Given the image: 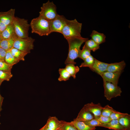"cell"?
<instances>
[{
    "mask_svg": "<svg viewBox=\"0 0 130 130\" xmlns=\"http://www.w3.org/2000/svg\"><path fill=\"white\" fill-rule=\"evenodd\" d=\"M90 50L95 52L99 48V45L98 44L92 39H89L85 42L84 44Z\"/></svg>",
    "mask_w": 130,
    "mask_h": 130,
    "instance_id": "obj_24",
    "label": "cell"
},
{
    "mask_svg": "<svg viewBox=\"0 0 130 130\" xmlns=\"http://www.w3.org/2000/svg\"><path fill=\"white\" fill-rule=\"evenodd\" d=\"M103 86L104 96L107 100L110 101L113 98L121 96V89L118 85L103 81Z\"/></svg>",
    "mask_w": 130,
    "mask_h": 130,
    "instance_id": "obj_7",
    "label": "cell"
},
{
    "mask_svg": "<svg viewBox=\"0 0 130 130\" xmlns=\"http://www.w3.org/2000/svg\"><path fill=\"white\" fill-rule=\"evenodd\" d=\"M88 125L92 127L100 126L103 127L102 124L96 119L94 118L89 121L84 122Z\"/></svg>",
    "mask_w": 130,
    "mask_h": 130,
    "instance_id": "obj_33",
    "label": "cell"
},
{
    "mask_svg": "<svg viewBox=\"0 0 130 130\" xmlns=\"http://www.w3.org/2000/svg\"><path fill=\"white\" fill-rule=\"evenodd\" d=\"M91 51L84 45L82 50H80L79 52L78 58L84 60L87 58L91 55Z\"/></svg>",
    "mask_w": 130,
    "mask_h": 130,
    "instance_id": "obj_27",
    "label": "cell"
},
{
    "mask_svg": "<svg viewBox=\"0 0 130 130\" xmlns=\"http://www.w3.org/2000/svg\"><path fill=\"white\" fill-rule=\"evenodd\" d=\"M62 124L58 130H78L71 122L62 120Z\"/></svg>",
    "mask_w": 130,
    "mask_h": 130,
    "instance_id": "obj_28",
    "label": "cell"
},
{
    "mask_svg": "<svg viewBox=\"0 0 130 130\" xmlns=\"http://www.w3.org/2000/svg\"><path fill=\"white\" fill-rule=\"evenodd\" d=\"M0 35L2 39L18 38L15 34L13 23L7 26Z\"/></svg>",
    "mask_w": 130,
    "mask_h": 130,
    "instance_id": "obj_15",
    "label": "cell"
},
{
    "mask_svg": "<svg viewBox=\"0 0 130 130\" xmlns=\"http://www.w3.org/2000/svg\"><path fill=\"white\" fill-rule=\"evenodd\" d=\"M70 122L78 130H95L96 129V127L90 126L83 122L74 119Z\"/></svg>",
    "mask_w": 130,
    "mask_h": 130,
    "instance_id": "obj_19",
    "label": "cell"
},
{
    "mask_svg": "<svg viewBox=\"0 0 130 130\" xmlns=\"http://www.w3.org/2000/svg\"><path fill=\"white\" fill-rule=\"evenodd\" d=\"M91 39L99 45L104 42L105 41V36L103 33L93 30L90 36Z\"/></svg>",
    "mask_w": 130,
    "mask_h": 130,
    "instance_id": "obj_18",
    "label": "cell"
},
{
    "mask_svg": "<svg viewBox=\"0 0 130 130\" xmlns=\"http://www.w3.org/2000/svg\"><path fill=\"white\" fill-rule=\"evenodd\" d=\"M34 41L35 39L31 37L26 38H16L14 41L13 47L28 54L33 49Z\"/></svg>",
    "mask_w": 130,
    "mask_h": 130,
    "instance_id": "obj_6",
    "label": "cell"
},
{
    "mask_svg": "<svg viewBox=\"0 0 130 130\" xmlns=\"http://www.w3.org/2000/svg\"><path fill=\"white\" fill-rule=\"evenodd\" d=\"M6 52L0 47V61H5V58Z\"/></svg>",
    "mask_w": 130,
    "mask_h": 130,
    "instance_id": "obj_36",
    "label": "cell"
},
{
    "mask_svg": "<svg viewBox=\"0 0 130 130\" xmlns=\"http://www.w3.org/2000/svg\"><path fill=\"white\" fill-rule=\"evenodd\" d=\"M46 124L41 128L39 130H46Z\"/></svg>",
    "mask_w": 130,
    "mask_h": 130,
    "instance_id": "obj_39",
    "label": "cell"
},
{
    "mask_svg": "<svg viewBox=\"0 0 130 130\" xmlns=\"http://www.w3.org/2000/svg\"><path fill=\"white\" fill-rule=\"evenodd\" d=\"M7 26L0 20V34L4 31Z\"/></svg>",
    "mask_w": 130,
    "mask_h": 130,
    "instance_id": "obj_37",
    "label": "cell"
},
{
    "mask_svg": "<svg viewBox=\"0 0 130 130\" xmlns=\"http://www.w3.org/2000/svg\"><path fill=\"white\" fill-rule=\"evenodd\" d=\"M2 39V38L0 34V42Z\"/></svg>",
    "mask_w": 130,
    "mask_h": 130,
    "instance_id": "obj_40",
    "label": "cell"
},
{
    "mask_svg": "<svg viewBox=\"0 0 130 130\" xmlns=\"http://www.w3.org/2000/svg\"><path fill=\"white\" fill-rule=\"evenodd\" d=\"M70 74L71 76L74 78H76V74L79 70V68L78 66H75L74 64L72 63H69L66 64L65 68Z\"/></svg>",
    "mask_w": 130,
    "mask_h": 130,
    "instance_id": "obj_22",
    "label": "cell"
},
{
    "mask_svg": "<svg viewBox=\"0 0 130 130\" xmlns=\"http://www.w3.org/2000/svg\"><path fill=\"white\" fill-rule=\"evenodd\" d=\"M94 118L97 119L102 124H106L110 122L111 120L110 117H107L101 115Z\"/></svg>",
    "mask_w": 130,
    "mask_h": 130,
    "instance_id": "obj_35",
    "label": "cell"
},
{
    "mask_svg": "<svg viewBox=\"0 0 130 130\" xmlns=\"http://www.w3.org/2000/svg\"><path fill=\"white\" fill-rule=\"evenodd\" d=\"M5 60L6 63L13 65L19 61L12 55L10 50L6 51Z\"/></svg>",
    "mask_w": 130,
    "mask_h": 130,
    "instance_id": "obj_23",
    "label": "cell"
},
{
    "mask_svg": "<svg viewBox=\"0 0 130 130\" xmlns=\"http://www.w3.org/2000/svg\"><path fill=\"white\" fill-rule=\"evenodd\" d=\"M115 110L112 107L108 104L107 105L103 107L101 115L110 117L111 114Z\"/></svg>",
    "mask_w": 130,
    "mask_h": 130,
    "instance_id": "obj_32",
    "label": "cell"
},
{
    "mask_svg": "<svg viewBox=\"0 0 130 130\" xmlns=\"http://www.w3.org/2000/svg\"><path fill=\"white\" fill-rule=\"evenodd\" d=\"M84 107L94 115V118L101 115L103 108L100 103L95 104L92 102L85 104Z\"/></svg>",
    "mask_w": 130,
    "mask_h": 130,
    "instance_id": "obj_12",
    "label": "cell"
},
{
    "mask_svg": "<svg viewBox=\"0 0 130 130\" xmlns=\"http://www.w3.org/2000/svg\"><path fill=\"white\" fill-rule=\"evenodd\" d=\"M15 9H11L8 11L0 12V20L6 26L13 23Z\"/></svg>",
    "mask_w": 130,
    "mask_h": 130,
    "instance_id": "obj_10",
    "label": "cell"
},
{
    "mask_svg": "<svg viewBox=\"0 0 130 130\" xmlns=\"http://www.w3.org/2000/svg\"><path fill=\"white\" fill-rule=\"evenodd\" d=\"M13 66L5 61H0V70L11 71Z\"/></svg>",
    "mask_w": 130,
    "mask_h": 130,
    "instance_id": "obj_34",
    "label": "cell"
},
{
    "mask_svg": "<svg viewBox=\"0 0 130 130\" xmlns=\"http://www.w3.org/2000/svg\"><path fill=\"white\" fill-rule=\"evenodd\" d=\"M46 124V130H58L62 124V120H59L56 117H50Z\"/></svg>",
    "mask_w": 130,
    "mask_h": 130,
    "instance_id": "obj_14",
    "label": "cell"
},
{
    "mask_svg": "<svg viewBox=\"0 0 130 130\" xmlns=\"http://www.w3.org/2000/svg\"><path fill=\"white\" fill-rule=\"evenodd\" d=\"M56 6L53 2L49 0L43 4L41 7L39 15L50 21L55 19L58 15L56 10Z\"/></svg>",
    "mask_w": 130,
    "mask_h": 130,
    "instance_id": "obj_5",
    "label": "cell"
},
{
    "mask_svg": "<svg viewBox=\"0 0 130 130\" xmlns=\"http://www.w3.org/2000/svg\"><path fill=\"white\" fill-rule=\"evenodd\" d=\"M13 23L18 38H26L29 37L28 31L30 26L27 20L15 17Z\"/></svg>",
    "mask_w": 130,
    "mask_h": 130,
    "instance_id": "obj_4",
    "label": "cell"
},
{
    "mask_svg": "<svg viewBox=\"0 0 130 130\" xmlns=\"http://www.w3.org/2000/svg\"><path fill=\"white\" fill-rule=\"evenodd\" d=\"M103 127L114 130H128L120 124L118 119H112L108 123L103 124Z\"/></svg>",
    "mask_w": 130,
    "mask_h": 130,
    "instance_id": "obj_17",
    "label": "cell"
},
{
    "mask_svg": "<svg viewBox=\"0 0 130 130\" xmlns=\"http://www.w3.org/2000/svg\"><path fill=\"white\" fill-rule=\"evenodd\" d=\"M30 26L32 32L37 33L40 36H48L51 33L50 21L41 16L33 19Z\"/></svg>",
    "mask_w": 130,
    "mask_h": 130,
    "instance_id": "obj_2",
    "label": "cell"
},
{
    "mask_svg": "<svg viewBox=\"0 0 130 130\" xmlns=\"http://www.w3.org/2000/svg\"><path fill=\"white\" fill-rule=\"evenodd\" d=\"M120 124L128 130H130V117H124L118 119Z\"/></svg>",
    "mask_w": 130,
    "mask_h": 130,
    "instance_id": "obj_29",
    "label": "cell"
},
{
    "mask_svg": "<svg viewBox=\"0 0 130 130\" xmlns=\"http://www.w3.org/2000/svg\"><path fill=\"white\" fill-rule=\"evenodd\" d=\"M69 44V52L67 58L65 62L67 64H76L74 60L78 58L80 48L81 45L88 38L81 37H75L66 39Z\"/></svg>",
    "mask_w": 130,
    "mask_h": 130,
    "instance_id": "obj_1",
    "label": "cell"
},
{
    "mask_svg": "<svg viewBox=\"0 0 130 130\" xmlns=\"http://www.w3.org/2000/svg\"><path fill=\"white\" fill-rule=\"evenodd\" d=\"M109 63L99 61L95 58L93 65L90 69L100 76L103 73L106 72Z\"/></svg>",
    "mask_w": 130,
    "mask_h": 130,
    "instance_id": "obj_11",
    "label": "cell"
},
{
    "mask_svg": "<svg viewBox=\"0 0 130 130\" xmlns=\"http://www.w3.org/2000/svg\"><path fill=\"white\" fill-rule=\"evenodd\" d=\"M4 98L1 96L0 94V111H1L2 110V106L3 101Z\"/></svg>",
    "mask_w": 130,
    "mask_h": 130,
    "instance_id": "obj_38",
    "label": "cell"
},
{
    "mask_svg": "<svg viewBox=\"0 0 130 130\" xmlns=\"http://www.w3.org/2000/svg\"></svg>",
    "mask_w": 130,
    "mask_h": 130,
    "instance_id": "obj_42",
    "label": "cell"
},
{
    "mask_svg": "<svg viewBox=\"0 0 130 130\" xmlns=\"http://www.w3.org/2000/svg\"><path fill=\"white\" fill-rule=\"evenodd\" d=\"M123 71L116 72H106L103 73L101 76L103 78V81L118 85L119 78Z\"/></svg>",
    "mask_w": 130,
    "mask_h": 130,
    "instance_id": "obj_9",
    "label": "cell"
},
{
    "mask_svg": "<svg viewBox=\"0 0 130 130\" xmlns=\"http://www.w3.org/2000/svg\"><path fill=\"white\" fill-rule=\"evenodd\" d=\"M10 52L12 55L19 61H24V57L27 54L26 52L14 47L10 50Z\"/></svg>",
    "mask_w": 130,
    "mask_h": 130,
    "instance_id": "obj_21",
    "label": "cell"
},
{
    "mask_svg": "<svg viewBox=\"0 0 130 130\" xmlns=\"http://www.w3.org/2000/svg\"><path fill=\"white\" fill-rule=\"evenodd\" d=\"M94 118L93 114L84 106L79 113L77 117L74 119L78 121L85 122Z\"/></svg>",
    "mask_w": 130,
    "mask_h": 130,
    "instance_id": "obj_13",
    "label": "cell"
},
{
    "mask_svg": "<svg viewBox=\"0 0 130 130\" xmlns=\"http://www.w3.org/2000/svg\"><path fill=\"white\" fill-rule=\"evenodd\" d=\"M13 76L11 71L0 70V80L9 81Z\"/></svg>",
    "mask_w": 130,
    "mask_h": 130,
    "instance_id": "obj_31",
    "label": "cell"
},
{
    "mask_svg": "<svg viewBox=\"0 0 130 130\" xmlns=\"http://www.w3.org/2000/svg\"><path fill=\"white\" fill-rule=\"evenodd\" d=\"M58 71L60 74L58 78L59 81H66L69 79L71 75L65 68H59Z\"/></svg>",
    "mask_w": 130,
    "mask_h": 130,
    "instance_id": "obj_25",
    "label": "cell"
},
{
    "mask_svg": "<svg viewBox=\"0 0 130 130\" xmlns=\"http://www.w3.org/2000/svg\"><path fill=\"white\" fill-rule=\"evenodd\" d=\"M124 117H130V115L127 113H122L115 110L111 114L110 117L112 120L118 119Z\"/></svg>",
    "mask_w": 130,
    "mask_h": 130,
    "instance_id": "obj_30",
    "label": "cell"
},
{
    "mask_svg": "<svg viewBox=\"0 0 130 130\" xmlns=\"http://www.w3.org/2000/svg\"><path fill=\"white\" fill-rule=\"evenodd\" d=\"M95 58L91 55L84 60L79 66L80 67H88L90 69L92 66L94 61Z\"/></svg>",
    "mask_w": 130,
    "mask_h": 130,
    "instance_id": "obj_26",
    "label": "cell"
},
{
    "mask_svg": "<svg viewBox=\"0 0 130 130\" xmlns=\"http://www.w3.org/2000/svg\"><path fill=\"white\" fill-rule=\"evenodd\" d=\"M126 65L124 60L119 62L109 64L106 72H116L123 71Z\"/></svg>",
    "mask_w": 130,
    "mask_h": 130,
    "instance_id": "obj_16",
    "label": "cell"
},
{
    "mask_svg": "<svg viewBox=\"0 0 130 130\" xmlns=\"http://www.w3.org/2000/svg\"><path fill=\"white\" fill-rule=\"evenodd\" d=\"M16 38L2 39L0 42V47L6 52L10 50L13 47L14 42Z\"/></svg>",
    "mask_w": 130,
    "mask_h": 130,
    "instance_id": "obj_20",
    "label": "cell"
},
{
    "mask_svg": "<svg viewBox=\"0 0 130 130\" xmlns=\"http://www.w3.org/2000/svg\"><path fill=\"white\" fill-rule=\"evenodd\" d=\"M82 24L76 19L73 20H67L61 34L66 39L75 37H81Z\"/></svg>",
    "mask_w": 130,
    "mask_h": 130,
    "instance_id": "obj_3",
    "label": "cell"
},
{
    "mask_svg": "<svg viewBox=\"0 0 130 130\" xmlns=\"http://www.w3.org/2000/svg\"><path fill=\"white\" fill-rule=\"evenodd\" d=\"M3 81L0 80V86L2 82Z\"/></svg>",
    "mask_w": 130,
    "mask_h": 130,
    "instance_id": "obj_41",
    "label": "cell"
},
{
    "mask_svg": "<svg viewBox=\"0 0 130 130\" xmlns=\"http://www.w3.org/2000/svg\"></svg>",
    "mask_w": 130,
    "mask_h": 130,
    "instance_id": "obj_43",
    "label": "cell"
},
{
    "mask_svg": "<svg viewBox=\"0 0 130 130\" xmlns=\"http://www.w3.org/2000/svg\"><path fill=\"white\" fill-rule=\"evenodd\" d=\"M67 20L63 15L58 14L55 19L50 21L51 33L57 32L61 33Z\"/></svg>",
    "mask_w": 130,
    "mask_h": 130,
    "instance_id": "obj_8",
    "label": "cell"
}]
</instances>
